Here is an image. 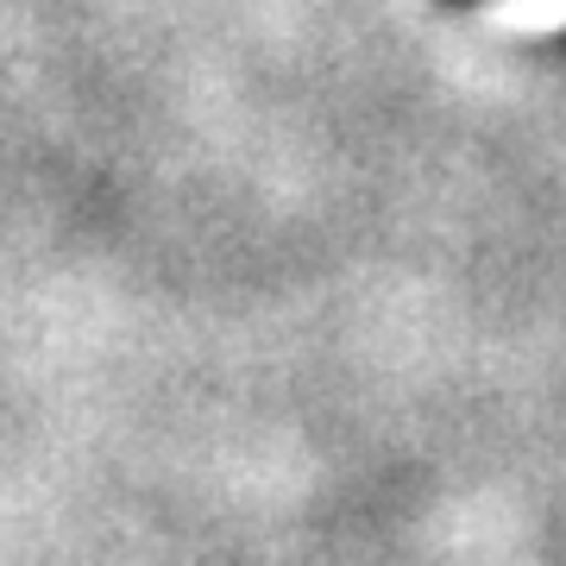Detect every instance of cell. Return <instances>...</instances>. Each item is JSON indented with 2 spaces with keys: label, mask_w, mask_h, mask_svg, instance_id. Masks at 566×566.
Instances as JSON below:
<instances>
[{
  "label": "cell",
  "mask_w": 566,
  "mask_h": 566,
  "mask_svg": "<svg viewBox=\"0 0 566 566\" xmlns=\"http://www.w3.org/2000/svg\"><path fill=\"white\" fill-rule=\"evenodd\" d=\"M447 7H479V0H447Z\"/></svg>",
  "instance_id": "1"
}]
</instances>
